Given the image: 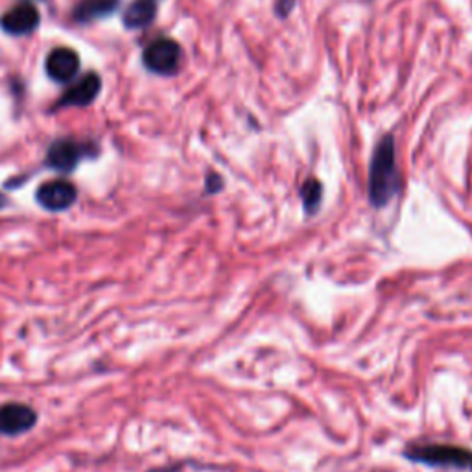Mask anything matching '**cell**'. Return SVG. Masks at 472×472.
Here are the masks:
<instances>
[{
    "label": "cell",
    "instance_id": "obj_1",
    "mask_svg": "<svg viewBox=\"0 0 472 472\" xmlns=\"http://www.w3.org/2000/svg\"><path fill=\"white\" fill-rule=\"evenodd\" d=\"M400 177L397 170L395 157V139L386 135L373 153L371 168H369V201L371 205L380 209L386 207L393 196L398 192Z\"/></svg>",
    "mask_w": 472,
    "mask_h": 472
},
{
    "label": "cell",
    "instance_id": "obj_2",
    "mask_svg": "<svg viewBox=\"0 0 472 472\" xmlns=\"http://www.w3.org/2000/svg\"><path fill=\"white\" fill-rule=\"evenodd\" d=\"M404 456L415 463L472 472V451L458 445H446V443L414 445L404 451Z\"/></svg>",
    "mask_w": 472,
    "mask_h": 472
},
{
    "label": "cell",
    "instance_id": "obj_3",
    "mask_svg": "<svg viewBox=\"0 0 472 472\" xmlns=\"http://www.w3.org/2000/svg\"><path fill=\"white\" fill-rule=\"evenodd\" d=\"M179 58H182V49L172 39H157L144 50V65L155 74H170L177 69Z\"/></svg>",
    "mask_w": 472,
    "mask_h": 472
},
{
    "label": "cell",
    "instance_id": "obj_4",
    "mask_svg": "<svg viewBox=\"0 0 472 472\" xmlns=\"http://www.w3.org/2000/svg\"><path fill=\"white\" fill-rule=\"evenodd\" d=\"M78 196L76 187L66 179H52L37 190V201L43 209L50 213H61L74 205Z\"/></svg>",
    "mask_w": 472,
    "mask_h": 472
},
{
    "label": "cell",
    "instance_id": "obj_5",
    "mask_svg": "<svg viewBox=\"0 0 472 472\" xmlns=\"http://www.w3.org/2000/svg\"><path fill=\"white\" fill-rule=\"evenodd\" d=\"M37 421V414L28 404L8 402L0 406V434L20 436L32 430Z\"/></svg>",
    "mask_w": 472,
    "mask_h": 472
},
{
    "label": "cell",
    "instance_id": "obj_6",
    "mask_svg": "<svg viewBox=\"0 0 472 472\" xmlns=\"http://www.w3.org/2000/svg\"><path fill=\"white\" fill-rule=\"evenodd\" d=\"M0 25H3V28L8 34H13V35L30 34L39 25V12L30 3L17 4L15 8L8 10L3 15V19H0Z\"/></svg>",
    "mask_w": 472,
    "mask_h": 472
},
{
    "label": "cell",
    "instance_id": "obj_7",
    "mask_svg": "<svg viewBox=\"0 0 472 472\" xmlns=\"http://www.w3.org/2000/svg\"><path fill=\"white\" fill-rule=\"evenodd\" d=\"M80 71V58L73 49L59 47L47 58V73L56 81H71Z\"/></svg>",
    "mask_w": 472,
    "mask_h": 472
},
{
    "label": "cell",
    "instance_id": "obj_8",
    "mask_svg": "<svg viewBox=\"0 0 472 472\" xmlns=\"http://www.w3.org/2000/svg\"><path fill=\"white\" fill-rule=\"evenodd\" d=\"M81 159V148L69 139L58 141L49 150V166L59 170V172H73Z\"/></svg>",
    "mask_w": 472,
    "mask_h": 472
},
{
    "label": "cell",
    "instance_id": "obj_9",
    "mask_svg": "<svg viewBox=\"0 0 472 472\" xmlns=\"http://www.w3.org/2000/svg\"><path fill=\"white\" fill-rule=\"evenodd\" d=\"M100 87L102 81L97 74H87L65 93V97L61 98V105H89L98 97Z\"/></svg>",
    "mask_w": 472,
    "mask_h": 472
},
{
    "label": "cell",
    "instance_id": "obj_10",
    "mask_svg": "<svg viewBox=\"0 0 472 472\" xmlns=\"http://www.w3.org/2000/svg\"><path fill=\"white\" fill-rule=\"evenodd\" d=\"M157 0H133L124 13V25L131 30L148 27L155 19Z\"/></svg>",
    "mask_w": 472,
    "mask_h": 472
},
{
    "label": "cell",
    "instance_id": "obj_11",
    "mask_svg": "<svg viewBox=\"0 0 472 472\" xmlns=\"http://www.w3.org/2000/svg\"><path fill=\"white\" fill-rule=\"evenodd\" d=\"M119 8V0H81L74 10L76 20H93L100 17H107Z\"/></svg>",
    "mask_w": 472,
    "mask_h": 472
},
{
    "label": "cell",
    "instance_id": "obj_12",
    "mask_svg": "<svg viewBox=\"0 0 472 472\" xmlns=\"http://www.w3.org/2000/svg\"><path fill=\"white\" fill-rule=\"evenodd\" d=\"M301 197H303V205L308 216L316 214L320 211L321 199H323V187L318 179H306L305 185L301 187Z\"/></svg>",
    "mask_w": 472,
    "mask_h": 472
},
{
    "label": "cell",
    "instance_id": "obj_13",
    "mask_svg": "<svg viewBox=\"0 0 472 472\" xmlns=\"http://www.w3.org/2000/svg\"><path fill=\"white\" fill-rule=\"evenodd\" d=\"M221 189V179L218 175H211L209 182H207V190L209 192H216Z\"/></svg>",
    "mask_w": 472,
    "mask_h": 472
},
{
    "label": "cell",
    "instance_id": "obj_14",
    "mask_svg": "<svg viewBox=\"0 0 472 472\" xmlns=\"http://www.w3.org/2000/svg\"><path fill=\"white\" fill-rule=\"evenodd\" d=\"M4 205H6V197L3 194H0V209H3Z\"/></svg>",
    "mask_w": 472,
    "mask_h": 472
}]
</instances>
